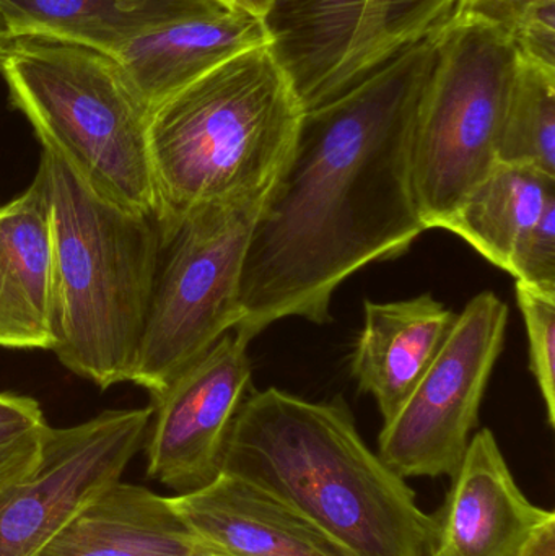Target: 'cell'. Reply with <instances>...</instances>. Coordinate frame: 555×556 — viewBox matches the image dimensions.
<instances>
[{"label":"cell","mask_w":555,"mask_h":556,"mask_svg":"<svg viewBox=\"0 0 555 556\" xmlns=\"http://www.w3.org/2000/svg\"><path fill=\"white\" fill-rule=\"evenodd\" d=\"M555 198V178L531 166L499 163L471 192L446 230L489 263L508 270L515 247Z\"/></svg>","instance_id":"cell-19"},{"label":"cell","mask_w":555,"mask_h":556,"mask_svg":"<svg viewBox=\"0 0 555 556\" xmlns=\"http://www.w3.org/2000/svg\"><path fill=\"white\" fill-rule=\"evenodd\" d=\"M54 251L41 179L0 207V349L52 350Z\"/></svg>","instance_id":"cell-14"},{"label":"cell","mask_w":555,"mask_h":556,"mask_svg":"<svg viewBox=\"0 0 555 556\" xmlns=\"http://www.w3.org/2000/svg\"><path fill=\"white\" fill-rule=\"evenodd\" d=\"M13 41H15V36L10 31L9 23H7L5 16L0 12V65H2L5 55L9 54Z\"/></svg>","instance_id":"cell-27"},{"label":"cell","mask_w":555,"mask_h":556,"mask_svg":"<svg viewBox=\"0 0 555 556\" xmlns=\"http://www.w3.org/2000/svg\"><path fill=\"white\" fill-rule=\"evenodd\" d=\"M38 556H228L194 534L169 496L117 480Z\"/></svg>","instance_id":"cell-17"},{"label":"cell","mask_w":555,"mask_h":556,"mask_svg":"<svg viewBox=\"0 0 555 556\" xmlns=\"http://www.w3.org/2000/svg\"><path fill=\"white\" fill-rule=\"evenodd\" d=\"M456 0H270V54L303 111L331 103L453 18Z\"/></svg>","instance_id":"cell-8"},{"label":"cell","mask_w":555,"mask_h":556,"mask_svg":"<svg viewBox=\"0 0 555 556\" xmlns=\"http://www.w3.org/2000/svg\"><path fill=\"white\" fill-rule=\"evenodd\" d=\"M518 51L502 29L452 20L440 31L411 143V178L426 230H446L499 165Z\"/></svg>","instance_id":"cell-6"},{"label":"cell","mask_w":555,"mask_h":556,"mask_svg":"<svg viewBox=\"0 0 555 556\" xmlns=\"http://www.w3.org/2000/svg\"><path fill=\"white\" fill-rule=\"evenodd\" d=\"M510 39L518 54L555 71V3L537 10L515 29Z\"/></svg>","instance_id":"cell-25"},{"label":"cell","mask_w":555,"mask_h":556,"mask_svg":"<svg viewBox=\"0 0 555 556\" xmlns=\"http://www.w3.org/2000/svg\"><path fill=\"white\" fill-rule=\"evenodd\" d=\"M169 502L198 538L228 556H344L286 503L230 473Z\"/></svg>","instance_id":"cell-15"},{"label":"cell","mask_w":555,"mask_h":556,"mask_svg":"<svg viewBox=\"0 0 555 556\" xmlns=\"http://www.w3.org/2000/svg\"><path fill=\"white\" fill-rule=\"evenodd\" d=\"M152 407L52 428L33 472L0 490V556H38L146 444Z\"/></svg>","instance_id":"cell-10"},{"label":"cell","mask_w":555,"mask_h":556,"mask_svg":"<svg viewBox=\"0 0 555 556\" xmlns=\"http://www.w3.org/2000/svg\"><path fill=\"white\" fill-rule=\"evenodd\" d=\"M36 176L51 211L52 352L100 389L129 382L159 263V222L104 198L46 147Z\"/></svg>","instance_id":"cell-3"},{"label":"cell","mask_w":555,"mask_h":556,"mask_svg":"<svg viewBox=\"0 0 555 556\" xmlns=\"http://www.w3.org/2000/svg\"><path fill=\"white\" fill-rule=\"evenodd\" d=\"M267 45L263 16L227 0L134 39L114 59L150 114L228 59Z\"/></svg>","instance_id":"cell-13"},{"label":"cell","mask_w":555,"mask_h":556,"mask_svg":"<svg viewBox=\"0 0 555 556\" xmlns=\"http://www.w3.org/2000/svg\"><path fill=\"white\" fill-rule=\"evenodd\" d=\"M248 343L231 329L150 397L147 473L176 495L220 476L225 440L250 386Z\"/></svg>","instance_id":"cell-11"},{"label":"cell","mask_w":555,"mask_h":556,"mask_svg":"<svg viewBox=\"0 0 555 556\" xmlns=\"http://www.w3.org/2000/svg\"><path fill=\"white\" fill-rule=\"evenodd\" d=\"M220 472L240 477L315 526L344 556H427L436 521L381 460L348 405L270 388L244 397Z\"/></svg>","instance_id":"cell-2"},{"label":"cell","mask_w":555,"mask_h":556,"mask_svg":"<svg viewBox=\"0 0 555 556\" xmlns=\"http://www.w3.org/2000/svg\"><path fill=\"white\" fill-rule=\"evenodd\" d=\"M518 306L530 340V366L540 386L547 421L555 427V294L517 281Z\"/></svg>","instance_id":"cell-22"},{"label":"cell","mask_w":555,"mask_h":556,"mask_svg":"<svg viewBox=\"0 0 555 556\" xmlns=\"http://www.w3.org/2000/svg\"><path fill=\"white\" fill-rule=\"evenodd\" d=\"M49 430L38 401L0 392V490L35 470Z\"/></svg>","instance_id":"cell-21"},{"label":"cell","mask_w":555,"mask_h":556,"mask_svg":"<svg viewBox=\"0 0 555 556\" xmlns=\"http://www.w3.org/2000/svg\"><path fill=\"white\" fill-rule=\"evenodd\" d=\"M518 556H555V513L530 535Z\"/></svg>","instance_id":"cell-26"},{"label":"cell","mask_w":555,"mask_h":556,"mask_svg":"<svg viewBox=\"0 0 555 556\" xmlns=\"http://www.w3.org/2000/svg\"><path fill=\"white\" fill-rule=\"evenodd\" d=\"M508 306L492 291L466 304L401 410L383 425L378 456L403 479L456 476L504 349Z\"/></svg>","instance_id":"cell-9"},{"label":"cell","mask_w":555,"mask_h":556,"mask_svg":"<svg viewBox=\"0 0 555 556\" xmlns=\"http://www.w3.org/2000/svg\"><path fill=\"white\" fill-rule=\"evenodd\" d=\"M264 199L214 202L160 228V253L129 382L159 395L240 323V278Z\"/></svg>","instance_id":"cell-7"},{"label":"cell","mask_w":555,"mask_h":556,"mask_svg":"<svg viewBox=\"0 0 555 556\" xmlns=\"http://www.w3.org/2000/svg\"><path fill=\"white\" fill-rule=\"evenodd\" d=\"M507 273L521 283L555 294V198L518 241Z\"/></svg>","instance_id":"cell-23"},{"label":"cell","mask_w":555,"mask_h":556,"mask_svg":"<svg viewBox=\"0 0 555 556\" xmlns=\"http://www.w3.org/2000/svg\"><path fill=\"white\" fill-rule=\"evenodd\" d=\"M456 314L432 294L393 303H365V324L352 375L371 394L383 425L403 407L449 339Z\"/></svg>","instance_id":"cell-16"},{"label":"cell","mask_w":555,"mask_h":556,"mask_svg":"<svg viewBox=\"0 0 555 556\" xmlns=\"http://www.w3.org/2000/svg\"><path fill=\"white\" fill-rule=\"evenodd\" d=\"M555 0H456L452 20H475L502 29L510 38L515 29L541 7Z\"/></svg>","instance_id":"cell-24"},{"label":"cell","mask_w":555,"mask_h":556,"mask_svg":"<svg viewBox=\"0 0 555 556\" xmlns=\"http://www.w3.org/2000/svg\"><path fill=\"white\" fill-rule=\"evenodd\" d=\"M497 156L499 163L531 166L555 178V71L520 54Z\"/></svg>","instance_id":"cell-20"},{"label":"cell","mask_w":555,"mask_h":556,"mask_svg":"<svg viewBox=\"0 0 555 556\" xmlns=\"http://www.w3.org/2000/svg\"><path fill=\"white\" fill-rule=\"evenodd\" d=\"M439 35L303 113L244 254L235 330L248 342L290 316L329 323L332 294L345 278L403 256L426 231L411 143Z\"/></svg>","instance_id":"cell-1"},{"label":"cell","mask_w":555,"mask_h":556,"mask_svg":"<svg viewBox=\"0 0 555 556\" xmlns=\"http://www.w3.org/2000/svg\"><path fill=\"white\" fill-rule=\"evenodd\" d=\"M234 2L250 10V12L256 13V15L263 16L267 7H269L270 0H234Z\"/></svg>","instance_id":"cell-28"},{"label":"cell","mask_w":555,"mask_h":556,"mask_svg":"<svg viewBox=\"0 0 555 556\" xmlns=\"http://www.w3.org/2000/svg\"><path fill=\"white\" fill-rule=\"evenodd\" d=\"M227 0H0L15 38L68 42L114 55L134 39Z\"/></svg>","instance_id":"cell-18"},{"label":"cell","mask_w":555,"mask_h":556,"mask_svg":"<svg viewBox=\"0 0 555 556\" xmlns=\"http://www.w3.org/2000/svg\"><path fill=\"white\" fill-rule=\"evenodd\" d=\"M553 515L527 498L495 434L484 428L469 441L445 502L432 515L427 556H518Z\"/></svg>","instance_id":"cell-12"},{"label":"cell","mask_w":555,"mask_h":556,"mask_svg":"<svg viewBox=\"0 0 555 556\" xmlns=\"http://www.w3.org/2000/svg\"><path fill=\"white\" fill-rule=\"evenodd\" d=\"M10 106L104 198L156 218L149 111L116 59L42 38H15L0 65Z\"/></svg>","instance_id":"cell-5"},{"label":"cell","mask_w":555,"mask_h":556,"mask_svg":"<svg viewBox=\"0 0 555 556\" xmlns=\"http://www.w3.org/2000/svg\"><path fill=\"white\" fill-rule=\"evenodd\" d=\"M305 111L267 46L212 68L149 116L159 228L214 202L266 198Z\"/></svg>","instance_id":"cell-4"}]
</instances>
